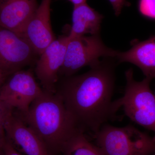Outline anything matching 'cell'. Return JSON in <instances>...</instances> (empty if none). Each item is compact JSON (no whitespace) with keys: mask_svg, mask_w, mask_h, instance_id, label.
I'll return each mask as SVG.
<instances>
[{"mask_svg":"<svg viewBox=\"0 0 155 155\" xmlns=\"http://www.w3.org/2000/svg\"><path fill=\"white\" fill-rule=\"evenodd\" d=\"M17 114L38 136L49 155L61 153L69 139L81 130L56 92L43 90L27 114Z\"/></svg>","mask_w":155,"mask_h":155,"instance_id":"2","label":"cell"},{"mask_svg":"<svg viewBox=\"0 0 155 155\" xmlns=\"http://www.w3.org/2000/svg\"><path fill=\"white\" fill-rule=\"evenodd\" d=\"M43 91L30 70H19L7 78L0 88V99L20 115Z\"/></svg>","mask_w":155,"mask_h":155,"instance_id":"6","label":"cell"},{"mask_svg":"<svg viewBox=\"0 0 155 155\" xmlns=\"http://www.w3.org/2000/svg\"><path fill=\"white\" fill-rule=\"evenodd\" d=\"M104 17L86 3L74 7L72 25L68 35L69 38L85 35L100 34Z\"/></svg>","mask_w":155,"mask_h":155,"instance_id":"13","label":"cell"},{"mask_svg":"<svg viewBox=\"0 0 155 155\" xmlns=\"http://www.w3.org/2000/svg\"><path fill=\"white\" fill-rule=\"evenodd\" d=\"M68 35L56 39L44 50L36 62L35 74L44 90L56 92L59 71L64 64Z\"/></svg>","mask_w":155,"mask_h":155,"instance_id":"8","label":"cell"},{"mask_svg":"<svg viewBox=\"0 0 155 155\" xmlns=\"http://www.w3.org/2000/svg\"><path fill=\"white\" fill-rule=\"evenodd\" d=\"M38 6L37 0H0V26L23 37Z\"/></svg>","mask_w":155,"mask_h":155,"instance_id":"11","label":"cell"},{"mask_svg":"<svg viewBox=\"0 0 155 155\" xmlns=\"http://www.w3.org/2000/svg\"><path fill=\"white\" fill-rule=\"evenodd\" d=\"M63 155H105L102 150L89 141L83 130L76 132L65 144Z\"/></svg>","mask_w":155,"mask_h":155,"instance_id":"14","label":"cell"},{"mask_svg":"<svg viewBox=\"0 0 155 155\" xmlns=\"http://www.w3.org/2000/svg\"><path fill=\"white\" fill-rule=\"evenodd\" d=\"M111 3L115 12V15L119 16L121 13L122 8L124 6L128 5L126 0H109Z\"/></svg>","mask_w":155,"mask_h":155,"instance_id":"17","label":"cell"},{"mask_svg":"<svg viewBox=\"0 0 155 155\" xmlns=\"http://www.w3.org/2000/svg\"><path fill=\"white\" fill-rule=\"evenodd\" d=\"M14 109L0 99V146L4 148L6 141L5 124L7 118Z\"/></svg>","mask_w":155,"mask_h":155,"instance_id":"15","label":"cell"},{"mask_svg":"<svg viewBox=\"0 0 155 155\" xmlns=\"http://www.w3.org/2000/svg\"><path fill=\"white\" fill-rule=\"evenodd\" d=\"M5 155H22L6 139V141L4 146Z\"/></svg>","mask_w":155,"mask_h":155,"instance_id":"18","label":"cell"},{"mask_svg":"<svg viewBox=\"0 0 155 155\" xmlns=\"http://www.w3.org/2000/svg\"><path fill=\"white\" fill-rule=\"evenodd\" d=\"M6 139L18 151L26 155H49L36 133L15 111L5 124Z\"/></svg>","mask_w":155,"mask_h":155,"instance_id":"9","label":"cell"},{"mask_svg":"<svg viewBox=\"0 0 155 155\" xmlns=\"http://www.w3.org/2000/svg\"><path fill=\"white\" fill-rule=\"evenodd\" d=\"M119 63L128 62L138 67L146 78H155V35L147 40L136 42L125 52L117 51Z\"/></svg>","mask_w":155,"mask_h":155,"instance_id":"12","label":"cell"},{"mask_svg":"<svg viewBox=\"0 0 155 155\" xmlns=\"http://www.w3.org/2000/svg\"><path fill=\"white\" fill-rule=\"evenodd\" d=\"M95 134L97 146L105 155H150L155 152V135L131 125H104Z\"/></svg>","mask_w":155,"mask_h":155,"instance_id":"4","label":"cell"},{"mask_svg":"<svg viewBox=\"0 0 155 155\" xmlns=\"http://www.w3.org/2000/svg\"><path fill=\"white\" fill-rule=\"evenodd\" d=\"M106 58L88 72L63 78L56 92L81 130L95 133L116 113L112 101L115 63Z\"/></svg>","mask_w":155,"mask_h":155,"instance_id":"1","label":"cell"},{"mask_svg":"<svg viewBox=\"0 0 155 155\" xmlns=\"http://www.w3.org/2000/svg\"><path fill=\"white\" fill-rule=\"evenodd\" d=\"M138 8L143 16L155 19V0H139Z\"/></svg>","mask_w":155,"mask_h":155,"instance_id":"16","label":"cell"},{"mask_svg":"<svg viewBox=\"0 0 155 155\" xmlns=\"http://www.w3.org/2000/svg\"><path fill=\"white\" fill-rule=\"evenodd\" d=\"M70 1L74 5V7L82 5L86 3L87 0H68Z\"/></svg>","mask_w":155,"mask_h":155,"instance_id":"19","label":"cell"},{"mask_svg":"<svg viewBox=\"0 0 155 155\" xmlns=\"http://www.w3.org/2000/svg\"><path fill=\"white\" fill-rule=\"evenodd\" d=\"M117 51L106 46L100 34L69 38L59 77H69L84 67H93L99 63L102 57L116 58Z\"/></svg>","mask_w":155,"mask_h":155,"instance_id":"5","label":"cell"},{"mask_svg":"<svg viewBox=\"0 0 155 155\" xmlns=\"http://www.w3.org/2000/svg\"><path fill=\"white\" fill-rule=\"evenodd\" d=\"M51 0H41L23 34L39 56L56 39L51 25Z\"/></svg>","mask_w":155,"mask_h":155,"instance_id":"10","label":"cell"},{"mask_svg":"<svg viewBox=\"0 0 155 155\" xmlns=\"http://www.w3.org/2000/svg\"><path fill=\"white\" fill-rule=\"evenodd\" d=\"M126 79L124 95L114 101L116 112L123 107L125 115L130 120L155 133V97L150 88L152 79L134 80L133 71L130 68L125 72Z\"/></svg>","mask_w":155,"mask_h":155,"instance_id":"3","label":"cell"},{"mask_svg":"<svg viewBox=\"0 0 155 155\" xmlns=\"http://www.w3.org/2000/svg\"></svg>","mask_w":155,"mask_h":155,"instance_id":"23","label":"cell"},{"mask_svg":"<svg viewBox=\"0 0 155 155\" xmlns=\"http://www.w3.org/2000/svg\"><path fill=\"white\" fill-rule=\"evenodd\" d=\"M0 155H5L4 148L0 146Z\"/></svg>","mask_w":155,"mask_h":155,"instance_id":"21","label":"cell"},{"mask_svg":"<svg viewBox=\"0 0 155 155\" xmlns=\"http://www.w3.org/2000/svg\"><path fill=\"white\" fill-rule=\"evenodd\" d=\"M152 155H155V152L154 153H153V154Z\"/></svg>","mask_w":155,"mask_h":155,"instance_id":"22","label":"cell"},{"mask_svg":"<svg viewBox=\"0 0 155 155\" xmlns=\"http://www.w3.org/2000/svg\"><path fill=\"white\" fill-rule=\"evenodd\" d=\"M37 55L25 38L0 26V71L6 77L22 70Z\"/></svg>","mask_w":155,"mask_h":155,"instance_id":"7","label":"cell"},{"mask_svg":"<svg viewBox=\"0 0 155 155\" xmlns=\"http://www.w3.org/2000/svg\"><path fill=\"white\" fill-rule=\"evenodd\" d=\"M7 78L3 75V73L0 71V88L2 86L3 84L5 82Z\"/></svg>","mask_w":155,"mask_h":155,"instance_id":"20","label":"cell"}]
</instances>
